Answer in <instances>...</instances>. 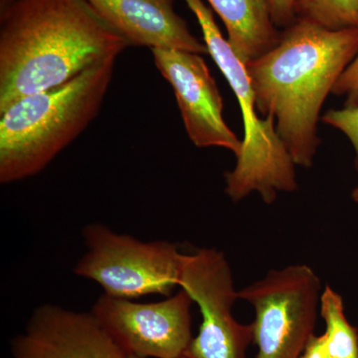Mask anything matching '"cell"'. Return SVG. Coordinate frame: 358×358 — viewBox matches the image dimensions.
Wrapping results in <instances>:
<instances>
[{"mask_svg":"<svg viewBox=\"0 0 358 358\" xmlns=\"http://www.w3.org/2000/svg\"><path fill=\"white\" fill-rule=\"evenodd\" d=\"M322 121L339 129L348 136L355 152V167L358 171V107L329 110Z\"/></svg>","mask_w":358,"mask_h":358,"instance_id":"15","label":"cell"},{"mask_svg":"<svg viewBox=\"0 0 358 358\" xmlns=\"http://www.w3.org/2000/svg\"><path fill=\"white\" fill-rule=\"evenodd\" d=\"M155 64L173 87L186 133L199 148H223L239 157L242 141L223 117V99L200 54L150 49Z\"/></svg>","mask_w":358,"mask_h":358,"instance_id":"9","label":"cell"},{"mask_svg":"<svg viewBox=\"0 0 358 358\" xmlns=\"http://www.w3.org/2000/svg\"><path fill=\"white\" fill-rule=\"evenodd\" d=\"M128 358H141V357H133V355H128ZM181 358H188V357H181Z\"/></svg>","mask_w":358,"mask_h":358,"instance_id":"20","label":"cell"},{"mask_svg":"<svg viewBox=\"0 0 358 358\" xmlns=\"http://www.w3.org/2000/svg\"><path fill=\"white\" fill-rule=\"evenodd\" d=\"M333 94L345 99V108L358 107V53L338 78Z\"/></svg>","mask_w":358,"mask_h":358,"instance_id":"16","label":"cell"},{"mask_svg":"<svg viewBox=\"0 0 358 358\" xmlns=\"http://www.w3.org/2000/svg\"><path fill=\"white\" fill-rule=\"evenodd\" d=\"M296 16L334 31L358 29V0H296Z\"/></svg>","mask_w":358,"mask_h":358,"instance_id":"14","label":"cell"},{"mask_svg":"<svg viewBox=\"0 0 358 358\" xmlns=\"http://www.w3.org/2000/svg\"><path fill=\"white\" fill-rule=\"evenodd\" d=\"M273 22L277 28H287L296 20V0H267Z\"/></svg>","mask_w":358,"mask_h":358,"instance_id":"17","label":"cell"},{"mask_svg":"<svg viewBox=\"0 0 358 358\" xmlns=\"http://www.w3.org/2000/svg\"><path fill=\"white\" fill-rule=\"evenodd\" d=\"M228 33V42L237 57L248 64L279 42L267 0H207Z\"/></svg>","mask_w":358,"mask_h":358,"instance_id":"12","label":"cell"},{"mask_svg":"<svg viewBox=\"0 0 358 358\" xmlns=\"http://www.w3.org/2000/svg\"><path fill=\"white\" fill-rule=\"evenodd\" d=\"M179 288L199 306L202 317L199 334L185 357L247 358V350L254 341L253 326L241 324L233 315L239 291L223 252L200 248L183 254Z\"/></svg>","mask_w":358,"mask_h":358,"instance_id":"7","label":"cell"},{"mask_svg":"<svg viewBox=\"0 0 358 358\" xmlns=\"http://www.w3.org/2000/svg\"><path fill=\"white\" fill-rule=\"evenodd\" d=\"M320 315L326 322L322 345L329 358H358V333L346 319L343 296L326 286L320 294Z\"/></svg>","mask_w":358,"mask_h":358,"instance_id":"13","label":"cell"},{"mask_svg":"<svg viewBox=\"0 0 358 358\" xmlns=\"http://www.w3.org/2000/svg\"><path fill=\"white\" fill-rule=\"evenodd\" d=\"M13 358H128L92 313L37 308L11 343Z\"/></svg>","mask_w":358,"mask_h":358,"instance_id":"10","label":"cell"},{"mask_svg":"<svg viewBox=\"0 0 358 358\" xmlns=\"http://www.w3.org/2000/svg\"><path fill=\"white\" fill-rule=\"evenodd\" d=\"M300 358H329L324 350L322 336H313Z\"/></svg>","mask_w":358,"mask_h":358,"instance_id":"18","label":"cell"},{"mask_svg":"<svg viewBox=\"0 0 358 358\" xmlns=\"http://www.w3.org/2000/svg\"><path fill=\"white\" fill-rule=\"evenodd\" d=\"M320 294L319 275L306 264L271 270L239 289L255 310L256 358H300L315 336Z\"/></svg>","mask_w":358,"mask_h":358,"instance_id":"6","label":"cell"},{"mask_svg":"<svg viewBox=\"0 0 358 358\" xmlns=\"http://www.w3.org/2000/svg\"><path fill=\"white\" fill-rule=\"evenodd\" d=\"M129 46L86 0H0V115Z\"/></svg>","mask_w":358,"mask_h":358,"instance_id":"1","label":"cell"},{"mask_svg":"<svg viewBox=\"0 0 358 358\" xmlns=\"http://www.w3.org/2000/svg\"><path fill=\"white\" fill-rule=\"evenodd\" d=\"M352 196L353 201L357 202V203L358 204V186L357 187H355V189H353Z\"/></svg>","mask_w":358,"mask_h":358,"instance_id":"19","label":"cell"},{"mask_svg":"<svg viewBox=\"0 0 358 358\" xmlns=\"http://www.w3.org/2000/svg\"><path fill=\"white\" fill-rule=\"evenodd\" d=\"M199 21L204 43L236 96L244 122V141L236 166L224 174L225 192L239 202L258 193L271 204L281 192L298 189L296 164L275 129V117L261 119L246 65L237 57L222 33L211 9L203 0H185Z\"/></svg>","mask_w":358,"mask_h":358,"instance_id":"4","label":"cell"},{"mask_svg":"<svg viewBox=\"0 0 358 358\" xmlns=\"http://www.w3.org/2000/svg\"><path fill=\"white\" fill-rule=\"evenodd\" d=\"M192 303L182 289L154 303H136L103 294L91 313L127 355L181 358L193 339Z\"/></svg>","mask_w":358,"mask_h":358,"instance_id":"8","label":"cell"},{"mask_svg":"<svg viewBox=\"0 0 358 358\" xmlns=\"http://www.w3.org/2000/svg\"><path fill=\"white\" fill-rule=\"evenodd\" d=\"M83 236L87 251L74 273L100 285L103 294L134 300L152 294L169 296L179 287L183 254L176 244L141 241L102 223L87 225Z\"/></svg>","mask_w":358,"mask_h":358,"instance_id":"5","label":"cell"},{"mask_svg":"<svg viewBox=\"0 0 358 358\" xmlns=\"http://www.w3.org/2000/svg\"><path fill=\"white\" fill-rule=\"evenodd\" d=\"M357 53L358 29L334 31L296 18L275 47L246 64L257 109L275 117L296 166L312 167L320 110Z\"/></svg>","mask_w":358,"mask_h":358,"instance_id":"2","label":"cell"},{"mask_svg":"<svg viewBox=\"0 0 358 358\" xmlns=\"http://www.w3.org/2000/svg\"><path fill=\"white\" fill-rule=\"evenodd\" d=\"M96 15L131 46L209 54L174 10L176 0H86Z\"/></svg>","mask_w":358,"mask_h":358,"instance_id":"11","label":"cell"},{"mask_svg":"<svg viewBox=\"0 0 358 358\" xmlns=\"http://www.w3.org/2000/svg\"><path fill=\"white\" fill-rule=\"evenodd\" d=\"M117 57L96 63L67 83L24 96L0 115V182L36 176L100 112Z\"/></svg>","mask_w":358,"mask_h":358,"instance_id":"3","label":"cell"}]
</instances>
